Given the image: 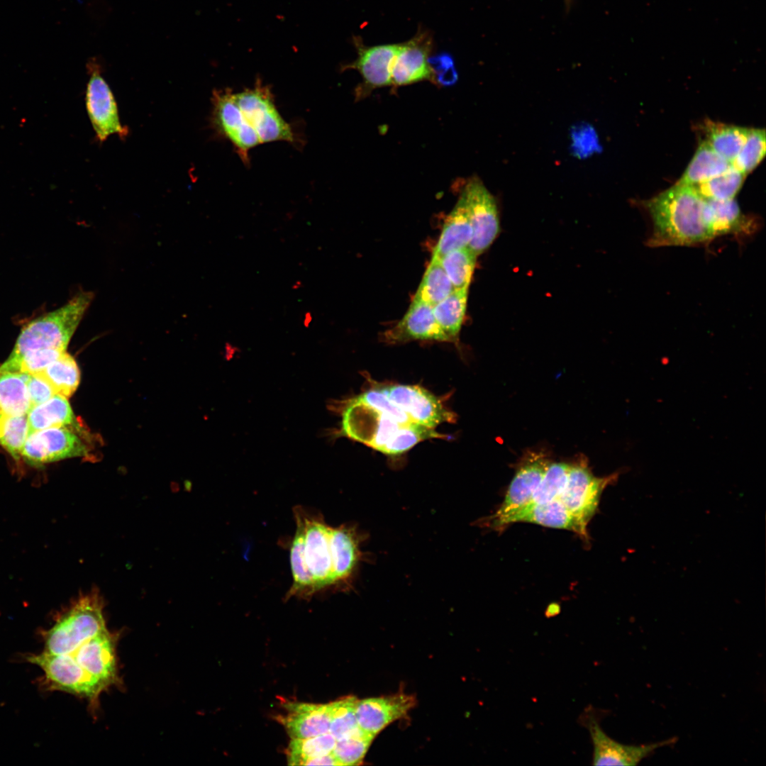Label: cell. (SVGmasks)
Returning <instances> with one entry per match:
<instances>
[{
    "mask_svg": "<svg viewBox=\"0 0 766 766\" xmlns=\"http://www.w3.org/2000/svg\"><path fill=\"white\" fill-rule=\"evenodd\" d=\"M643 205L652 223L651 247L694 246L716 238L707 200L694 186L677 182Z\"/></svg>",
    "mask_w": 766,
    "mask_h": 766,
    "instance_id": "cell-1",
    "label": "cell"
},
{
    "mask_svg": "<svg viewBox=\"0 0 766 766\" xmlns=\"http://www.w3.org/2000/svg\"><path fill=\"white\" fill-rule=\"evenodd\" d=\"M332 409L341 416L336 433L364 443L385 455L402 454L428 439H448L435 428L415 423L401 424L372 409L357 396L335 403Z\"/></svg>",
    "mask_w": 766,
    "mask_h": 766,
    "instance_id": "cell-2",
    "label": "cell"
},
{
    "mask_svg": "<svg viewBox=\"0 0 766 766\" xmlns=\"http://www.w3.org/2000/svg\"><path fill=\"white\" fill-rule=\"evenodd\" d=\"M91 292H81L66 304L45 313L21 330L0 371H9L26 353L42 349L67 350L68 343L93 299Z\"/></svg>",
    "mask_w": 766,
    "mask_h": 766,
    "instance_id": "cell-3",
    "label": "cell"
},
{
    "mask_svg": "<svg viewBox=\"0 0 766 766\" xmlns=\"http://www.w3.org/2000/svg\"><path fill=\"white\" fill-rule=\"evenodd\" d=\"M104 604L96 592L82 596L47 633L45 652L70 654L82 643L107 631Z\"/></svg>",
    "mask_w": 766,
    "mask_h": 766,
    "instance_id": "cell-4",
    "label": "cell"
},
{
    "mask_svg": "<svg viewBox=\"0 0 766 766\" xmlns=\"http://www.w3.org/2000/svg\"><path fill=\"white\" fill-rule=\"evenodd\" d=\"M234 99L246 123L258 135L260 144L296 142L291 126L278 111L272 91L257 79L252 88L234 92Z\"/></svg>",
    "mask_w": 766,
    "mask_h": 766,
    "instance_id": "cell-5",
    "label": "cell"
},
{
    "mask_svg": "<svg viewBox=\"0 0 766 766\" xmlns=\"http://www.w3.org/2000/svg\"><path fill=\"white\" fill-rule=\"evenodd\" d=\"M87 67L89 78L86 89V108L96 140L103 143L113 134L124 140L129 130L121 123L116 101L101 74V65L95 58H91Z\"/></svg>",
    "mask_w": 766,
    "mask_h": 766,
    "instance_id": "cell-6",
    "label": "cell"
},
{
    "mask_svg": "<svg viewBox=\"0 0 766 766\" xmlns=\"http://www.w3.org/2000/svg\"><path fill=\"white\" fill-rule=\"evenodd\" d=\"M618 477L616 472L597 477L585 464L570 465L566 484L557 499L586 533L587 525L596 511L602 492Z\"/></svg>",
    "mask_w": 766,
    "mask_h": 766,
    "instance_id": "cell-7",
    "label": "cell"
},
{
    "mask_svg": "<svg viewBox=\"0 0 766 766\" xmlns=\"http://www.w3.org/2000/svg\"><path fill=\"white\" fill-rule=\"evenodd\" d=\"M45 672L51 689L87 698L96 706L99 695L106 689L98 680L84 672L69 655H55L43 652L28 657Z\"/></svg>",
    "mask_w": 766,
    "mask_h": 766,
    "instance_id": "cell-8",
    "label": "cell"
},
{
    "mask_svg": "<svg viewBox=\"0 0 766 766\" xmlns=\"http://www.w3.org/2000/svg\"><path fill=\"white\" fill-rule=\"evenodd\" d=\"M304 521V553L317 594L333 589V563L330 545L331 527L317 511L301 506Z\"/></svg>",
    "mask_w": 766,
    "mask_h": 766,
    "instance_id": "cell-9",
    "label": "cell"
},
{
    "mask_svg": "<svg viewBox=\"0 0 766 766\" xmlns=\"http://www.w3.org/2000/svg\"><path fill=\"white\" fill-rule=\"evenodd\" d=\"M70 426H55L30 433L21 457L28 463L41 465L71 457H85L88 448Z\"/></svg>",
    "mask_w": 766,
    "mask_h": 766,
    "instance_id": "cell-10",
    "label": "cell"
},
{
    "mask_svg": "<svg viewBox=\"0 0 766 766\" xmlns=\"http://www.w3.org/2000/svg\"><path fill=\"white\" fill-rule=\"evenodd\" d=\"M211 121L216 131L231 142L245 165L250 151L260 144L255 131L246 123L229 89L215 90L212 98Z\"/></svg>",
    "mask_w": 766,
    "mask_h": 766,
    "instance_id": "cell-11",
    "label": "cell"
},
{
    "mask_svg": "<svg viewBox=\"0 0 766 766\" xmlns=\"http://www.w3.org/2000/svg\"><path fill=\"white\" fill-rule=\"evenodd\" d=\"M461 194L467 205L472 228L468 248L478 256L489 248L499 234L498 209L494 197L477 177L470 179Z\"/></svg>",
    "mask_w": 766,
    "mask_h": 766,
    "instance_id": "cell-12",
    "label": "cell"
},
{
    "mask_svg": "<svg viewBox=\"0 0 766 766\" xmlns=\"http://www.w3.org/2000/svg\"><path fill=\"white\" fill-rule=\"evenodd\" d=\"M384 393L417 424L435 428L443 423H454L455 414L437 396L422 387L392 384L380 387Z\"/></svg>",
    "mask_w": 766,
    "mask_h": 766,
    "instance_id": "cell-13",
    "label": "cell"
},
{
    "mask_svg": "<svg viewBox=\"0 0 766 766\" xmlns=\"http://www.w3.org/2000/svg\"><path fill=\"white\" fill-rule=\"evenodd\" d=\"M117 635L108 630L88 640L70 655L89 675L107 689L120 682L116 663Z\"/></svg>",
    "mask_w": 766,
    "mask_h": 766,
    "instance_id": "cell-14",
    "label": "cell"
},
{
    "mask_svg": "<svg viewBox=\"0 0 766 766\" xmlns=\"http://www.w3.org/2000/svg\"><path fill=\"white\" fill-rule=\"evenodd\" d=\"M594 747L593 765L634 766L656 750L676 743L677 738L644 745H626L607 736L594 718L587 723Z\"/></svg>",
    "mask_w": 766,
    "mask_h": 766,
    "instance_id": "cell-15",
    "label": "cell"
},
{
    "mask_svg": "<svg viewBox=\"0 0 766 766\" xmlns=\"http://www.w3.org/2000/svg\"><path fill=\"white\" fill-rule=\"evenodd\" d=\"M550 462L543 454L528 455L522 462L506 492L504 500L489 522L495 521L526 506Z\"/></svg>",
    "mask_w": 766,
    "mask_h": 766,
    "instance_id": "cell-16",
    "label": "cell"
},
{
    "mask_svg": "<svg viewBox=\"0 0 766 766\" xmlns=\"http://www.w3.org/2000/svg\"><path fill=\"white\" fill-rule=\"evenodd\" d=\"M415 704L413 696L402 693L358 700L355 709L358 727L376 736L389 724L404 717Z\"/></svg>",
    "mask_w": 766,
    "mask_h": 766,
    "instance_id": "cell-17",
    "label": "cell"
},
{
    "mask_svg": "<svg viewBox=\"0 0 766 766\" xmlns=\"http://www.w3.org/2000/svg\"><path fill=\"white\" fill-rule=\"evenodd\" d=\"M384 336L391 343L416 340L451 342L437 323L433 307L413 300L403 318Z\"/></svg>",
    "mask_w": 766,
    "mask_h": 766,
    "instance_id": "cell-18",
    "label": "cell"
},
{
    "mask_svg": "<svg viewBox=\"0 0 766 766\" xmlns=\"http://www.w3.org/2000/svg\"><path fill=\"white\" fill-rule=\"evenodd\" d=\"M360 539L356 528L352 526L331 527L330 545L334 589L345 590L350 586L361 557Z\"/></svg>",
    "mask_w": 766,
    "mask_h": 766,
    "instance_id": "cell-19",
    "label": "cell"
},
{
    "mask_svg": "<svg viewBox=\"0 0 766 766\" xmlns=\"http://www.w3.org/2000/svg\"><path fill=\"white\" fill-rule=\"evenodd\" d=\"M285 713L277 716L292 738H306L329 732L331 717L328 704L298 701L282 703Z\"/></svg>",
    "mask_w": 766,
    "mask_h": 766,
    "instance_id": "cell-20",
    "label": "cell"
},
{
    "mask_svg": "<svg viewBox=\"0 0 766 766\" xmlns=\"http://www.w3.org/2000/svg\"><path fill=\"white\" fill-rule=\"evenodd\" d=\"M516 522H528L550 528L570 530L584 539L587 536V533L582 531L577 521L558 499L544 504L524 506L510 515L489 523L491 526L499 529Z\"/></svg>",
    "mask_w": 766,
    "mask_h": 766,
    "instance_id": "cell-21",
    "label": "cell"
},
{
    "mask_svg": "<svg viewBox=\"0 0 766 766\" xmlns=\"http://www.w3.org/2000/svg\"><path fill=\"white\" fill-rule=\"evenodd\" d=\"M357 45L356 60L345 66L356 69L368 88H377L392 84V67L394 59L401 45L389 44L372 47Z\"/></svg>",
    "mask_w": 766,
    "mask_h": 766,
    "instance_id": "cell-22",
    "label": "cell"
},
{
    "mask_svg": "<svg viewBox=\"0 0 766 766\" xmlns=\"http://www.w3.org/2000/svg\"><path fill=\"white\" fill-rule=\"evenodd\" d=\"M296 523L294 536L285 544L289 550L290 565L293 582L285 594L284 601L292 597L310 600L317 594L316 585L305 562L304 553V521L301 511V506H296L293 509Z\"/></svg>",
    "mask_w": 766,
    "mask_h": 766,
    "instance_id": "cell-23",
    "label": "cell"
},
{
    "mask_svg": "<svg viewBox=\"0 0 766 766\" xmlns=\"http://www.w3.org/2000/svg\"><path fill=\"white\" fill-rule=\"evenodd\" d=\"M428 45L416 38L401 45L392 67V84L402 86L424 79H432L428 62Z\"/></svg>",
    "mask_w": 766,
    "mask_h": 766,
    "instance_id": "cell-24",
    "label": "cell"
},
{
    "mask_svg": "<svg viewBox=\"0 0 766 766\" xmlns=\"http://www.w3.org/2000/svg\"><path fill=\"white\" fill-rule=\"evenodd\" d=\"M716 237L733 235L745 237L755 233L758 222L755 217L745 215L733 199L718 201L707 199Z\"/></svg>",
    "mask_w": 766,
    "mask_h": 766,
    "instance_id": "cell-25",
    "label": "cell"
},
{
    "mask_svg": "<svg viewBox=\"0 0 766 766\" xmlns=\"http://www.w3.org/2000/svg\"><path fill=\"white\" fill-rule=\"evenodd\" d=\"M472 228L467 205L461 194L453 209L447 216L432 256L442 258L456 249L467 247Z\"/></svg>",
    "mask_w": 766,
    "mask_h": 766,
    "instance_id": "cell-26",
    "label": "cell"
},
{
    "mask_svg": "<svg viewBox=\"0 0 766 766\" xmlns=\"http://www.w3.org/2000/svg\"><path fill=\"white\" fill-rule=\"evenodd\" d=\"M748 129L711 120H706L702 124L704 141L731 164L743 147Z\"/></svg>",
    "mask_w": 766,
    "mask_h": 766,
    "instance_id": "cell-27",
    "label": "cell"
},
{
    "mask_svg": "<svg viewBox=\"0 0 766 766\" xmlns=\"http://www.w3.org/2000/svg\"><path fill=\"white\" fill-rule=\"evenodd\" d=\"M29 434L55 426H74L76 421L67 397L55 394L46 401L32 406L27 413Z\"/></svg>",
    "mask_w": 766,
    "mask_h": 766,
    "instance_id": "cell-28",
    "label": "cell"
},
{
    "mask_svg": "<svg viewBox=\"0 0 766 766\" xmlns=\"http://www.w3.org/2000/svg\"><path fill=\"white\" fill-rule=\"evenodd\" d=\"M731 165L702 140L677 182L696 186L724 172Z\"/></svg>",
    "mask_w": 766,
    "mask_h": 766,
    "instance_id": "cell-29",
    "label": "cell"
},
{
    "mask_svg": "<svg viewBox=\"0 0 766 766\" xmlns=\"http://www.w3.org/2000/svg\"><path fill=\"white\" fill-rule=\"evenodd\" d=\"M27 376L23 372L0 371V409L3 413L27 415L30 409Z\"/></svg>",
    "mask_w": 766,
    "mask_h": 766,
    "instance_id": "cell-30",
    "label": "cell"
},
{
    "mask_svg": "<svg viewBox=\"0 0 766 766\" xmlns=\"http://www.w3.org/2000/svg\"><path fill=\"white\" fill-rule=\"evenodd\" d=\"M468 289H455L433 307L435 318L451 342L457 340L465 315Z\"/></svg>",
    "mask_w": 766,
    "mask_h": 766,
    "instance_id": "cell-31",
    "label": "cell"
},
{
    "mask_svg": "<svg viewBox=\"0 0 766 766\" xmlns=\"http://www.w3.org/2000/svg\"><path fill=\"white\" fill-rule=\"evenodd\" d=\"M454 290L440 259L432 256L413 301H421L433 307Z\"/></svg>",
    "mask_w": 766,
    "mask_h": 766,
    "instance_id": "cell-32",
    "label": "cell"
},
{
    "mask_svg": "<svg viewBox=\"0 0 766 766\" xmlns=\"http://www.w3.org/2000/svg\"><path fill=\"white\" fill-rule=\"evenodd\" d=\"M52 387L57 394L72 396L80 382V372L74 359L65 352L58 359L38 373Z\"/></svg>",
    "mask_w": 766,
    "mask_h": 766,
    "instance_id": "cell-33",
    "label": "cell"
},
{
    "mask_svg": "<svg viewBox=\"0 0 766 766\" xmlns=\"http://www.w3.org/2000/svg\"><path fill=\"white\" fill-rule=\"evenodd\" d=\"M336 739L329 732L306 738H292L287 750L288 764L303 765L304 762L331 753Z\"/></svg>",
    "mask_w": 766,
    "mask_h": 766,
    "instance_id": "cell-34",
    "label": "cell"
},
{
    "mask_svg": "<svg viewBox=\"0 0 766 766\" xmlns=\"http://www.w3.org/2000/svg\"><path fill=\"white\" fill-rule=\"evenodd\" d=\"M746 175L732 165L723 173L694 186L706 199L726 201L735 199Z\"/></svg>",
    "mask_w": 766,
    "mask_h": 766,
    "instance_id": "cell-35",
    "label": "cell"
},
{
    "mask_svg": "<svg viewBox=\"0 0 766 766\" xmlns=\"http://www.w3.org/2000/svg\"><path fill=\"white\" fill-rule=\"evenodd\" d=\"M477 257L467 246L450 251L440 259L455 289H468Z\"/></svg>",
    "mask_w": 766,
    "mask_h": 766,
    "instance_id": "cell-36",
    "label": "cell"
},
{
    "mask_svg": "<svg viewBox=\"0 0 766 766\" xmlns=\"http://www.w3.org/2000/svg\"><path fill=\"white\" fill-rule=\"evenodd\" d=\"M374 737L358 728L336 740L331 754L338 765H360Z\"/></svg>",
    "mask_w": 766,
    "mask_h": 766,
    "instance_id": "cell-37",
    "label": "cell"
},
{
    "mask_svg": "<svg viewBox=\"0 0 766 766\" xmlns=\"http://www.w3.org/2000/svg\"><path fill=\"white\" fill-rule=\"evenodd\" d=\"M29 435L27 415H0V445L13 458L19 459L23 446Z\"/></svg>",
    "mask_w": 766,
    "mask_h": 766,
    "instance_id": "cell-38",
    "label": "cell"
},
{
    "mask_svg": "<svg viewBox=\"0 0 766 766\" xmlns=\"http://www.w3.org/2000/svg\"><path fill=\"white\" fill-rule=\"evenodd\" d=\"M357 701L355 696H349L328 704L331 717L329 733L336 740L359 728L355 714Z\"/></svg>",
    "mask_w": 766,
    "mask_h": 766,
    "instance_id": "cell-39",
    "label": "cell"
},
{
    "mask_svg": "<svg viewBox=\"0 0 766 766\" xmlns=\"http://www.w3.org/2000/svg\"><path fill=\"white\" fill-rule=\"evenodd\" d=\"M570 465L565 462L550 463L526 506L544 504L557 499L566 484Z\"/></svg>",
    "mask_w": 766,
    "mask_h": 766,
    "instance_id": "cell-40",
    "label": "cell"
},
{
    "mask_svg": "<svg viewBox=\"0 0 766 766\" xmlns=\"http://www.w3.org/2000/svg\"><path fill=\"white\" fill-rule=\"evenodd\" d=\"M765 131L749 128L746 140L731 165L747 175L762 160L766 152Z\"/></svg>",
    "mask_w": 766,
    "mask_h": 766,
    "instance_id": "cell-41",
    "label": "cell"
},
{
    "mask_svg": "<svg viewBox=\"0 0 766 766\" xmlns=\"http://www.w3.org/2000/svg\"><path fill=\"white\" fill-rule=\"evenodd\" d=\"M357 397L365 404L401 424L413 423L404 411L389 399L380 387L369 389Z\"/></svg>",
    "mask_w": 766,
    "mask_h": 766,
    "instance_id": "cell-42",
    "label": "cell"
},
{
    "mask_svg": "<svg viewBox=\"0 0 766 766\" xmlns=\"http://www.w3.org/2000/svg\"><path fill=\"white\" fill-rule=\"evenodd\" d=\"M66 351L58 349H42L28 352L23 355L9 372H18L29 374L38 373L58 359Z\"/></svg>",
    "mask_w": 766,
    "mask_h": 766,
    "instance_id": "cell-43",
    "label": "cell"
},
{
    "mask_svg": "<svg viewBox=\"0 0 766 766\" xmlns=\"http://www.w3.org/2000/svg\"><path fill=\"white\" fill-rule=\"evenodd\" d=\"M572 137V152L579 157H587L599 149L595 131L589 125L575 126Z\"/></svg>",
    "mask_w": 766,
    "mask_h": 766,
    "instance_id": "cell-44",
    "label": "cell"
},
{
    "mask_svg": "<svg viewBox=\"0 0 766 766\" xmlns=\"http://www.w3.org/2000/svg\"><path fill=\"white\" fill-rule=\"evenodd\" d=\"M432 71L433 79L442 85H450L457 79L453 58L448 55L442 54L428 59Z\"/></svg>",
    "mask_w": 766,
    "mask_h": 766,
    "instance_id": "cell-45",
    "label": "cell"
},
{
    "mask_svg": "<svg viewBox=\"0 0 766 766\" xmlns=\"http://www.w3.org/2000/svg\"><path fill=\"white\" fill-rule=\"evenodd\" d=\"M26 387L30 408L46 401L57 394L50 383L38 374H28Z\"/></svg>",
    "mask_w": 766,
    "mask_h": 766,
    "instance_id": "cell-46",
    "label": "cell"
},
{
    "mask_svg": "<svg viewBox=\"0 0 766 766\" xmlns=\"http://www.w3.org/2000/svg\"><path fill=\"white\" fill-rule=\"evenodd\" d=\"M313 320L312 313L310 311H307L304 313L303 323L306 327H308Z\"/></svg>",
    "mask_w": 766,
    "mask_h": 766,
    "instance_id": "cell-47",
    "label": "cell"
},
{
    "mask_svg": "<svg viewBox=\"0 0 766 766\" xmlns=\"http://www.w3.org/2000/svg\"><path fill=\"white\" fill-rule=\"evenodd\" d=\"M301 286H302V283H301V281H296V282H295V283H294V284H293V286H292V289H299V288H300V287H301Z\"/></svg>",
    "mask_w": 766,
    "mask_h": 766,
    "instance_id": "cell-48",
    "label": "cell"
},
{
    "mask_svg": "<svg viewBox=\"0 0 766 766\" xmlns=\"http://www.w3.org/2000/svg\"><path fill=\"white\" fill-rule=\"evenodd\" d=\"M1 413H2V412H1V409H0V415H1Z\"/></svg>",
    "mask_w": 766,
    "mask_h": 766,
    "instance_id": "cell-49",
    "label": "cell"
}]
</instances>
